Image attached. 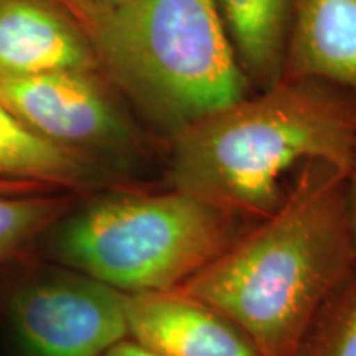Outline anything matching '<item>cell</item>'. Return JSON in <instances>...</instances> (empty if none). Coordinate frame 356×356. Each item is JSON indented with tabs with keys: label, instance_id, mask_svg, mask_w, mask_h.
Masks as SVG:
<instances>
[{
	"label": "cell",
	"instance_id": "6da1fadb",
	"mask_svg": "<svg viewBox=\"0 0 356 356\" xmlns=\"http://www.w3.org/2000/svg\"><path fill=\"white\" fill-rule=\"evenodd\" d=\"M355 262L346 175L330 163L310 162L269 216L178 289L221 310L261 356H296Z\"/></svg>",
	"mask_w": 356,
	"mask_h": 356
},
{
	"label": "cell",
	"instance_id": "7a4b0ae2",
	"mask_svg": "<svg viewBox=\"0 0 356 356\" xmlns=\"http://www.w3.org/2000/svg\"><path fill=\"white\" fill-rule=\"evenodd\" d=\"M167 186L248 222L269 216L310 162L346 175L356 95L318 78H282L185 127L165 144Z\"/></svg>",
	"mask_w": 356,
	"mask_h": 356
},
{
	"label": "cell",
	"instance_id": "3957f363",
	"mask_svg": "<svg viewBox=\"0 0 356 356\" xmlns=\"http://www.w3.org/2000/svg\"><path fill=\"white\" fill-rule=\"evenodd\" d=\"M157 142L251 92L216 0H131L74 19Z\"/></svg>",
	"mask_w": 356,
	"mask_h": 356
},
{
	"label": "cell",
	"instance_id": "277c9868",
	"mask_svg": "<svg viewBox=\"0 0 356 356\" xmlns=\"http://www.w3.org/2000/svg\"><path fill=\"white\" fill-rule=\"evenodd\" d=\"M251 222L184 191L132 185L92 191L30 251L132 296L181 287Z\"/></svg>",
	"mask_w": 356,
	"mask_h": 356
},
{
	"label": "cell",
	"instance_id": "5b68a950",
	"mask_svg": "<svg viewBox=\"0 0 356 356\" xmlns=\"http://www.w3.org/2000/svg\"><path fill=\"white\" fill-rule=\"evenodd\" d=\"M7 356H104L129 337L126 293L37 257L0 291Z\"/></svg>",
	"mask_w": 356,
	"mask_h": 356
},
{
	"label": "cell",
	"instance_id": "8992f818",
	"mask_svg": "<svg viewBox=\"0 0 356 356\" xmlns=\"http://www.w3.org/2000/svg\"><path fill=\"white\" fill-rule=\"evenodd\" d=\"M0 104L30 131L121 184L131 185L152 162V136L118 104L99 71L0 79Z\"/></svg>",
	"mask_w": 356,
	"mask_h": 356
},
{
	"label": "cell",
	"instance_id": "52a82bcc",
	"mask_svg": "<svg viewBox=\"0 0 356 356\" xmlns=\"http://www.w3.org/2000/svg\"><path fill=\"white\" fill-rule=\"evenodd\" d=\"M129 338L159 356H261L221 310L184 289L126 296Z\"/></svg>",
	"mask_w": 356,
	"mask_h": 356
},
{
	"label": "cell",
	"instance_id": "ba28073f",
	"mask_svg": "<svg viewBox=\"0 0 356 356\" xmlns=\"http://www.w3.org/2000/svg\"><path fill=\"white\" fill-rule=\"evenodd\" d=\"M99 71L83 29L55 0H0V79Z\"/></svg>",
	"mask_w": 356,
	"mask_h": 356
},
{
	"label": "cell",
	"instance_id": "9c48e42d",
	"mask_svg": "<svg viewBox=\"0 0 356 356\" xmlns=\"http://www.w3.org/2000/svg\"><path fill=\"white\" fill-rule=\"evenodd\" d=\"M284 78H318L356 95V0H296Z\"/></svg>",
	"mask_w": 356,
	"mask_h": 356
},
{
	"label": "cell",
	"instance_id": "30bf717a",
	"mask_svg": "<svg viewBox=\"0 0 356 356\" xmlns=\"http://www.w3.org/2000/svg\"><path fill=\"white\" fill-rule=\"evenodd\" d=\"M0 180L89 193L124 186L106 172L30 131L0 104Z\"/></svg>",
	"mask_w": 356,
	"mask_h": 356
},
{
	"label": "cell",
	"instance_id": "8fae6325",
	"mask_svg": "<svg viewBox=\"0 0 356 356\" xmlns=\"http://www.w3.org/2000/svg\"><path fill=\"white\" fill-rule=\"evenodd\" d=\"M236 58L252 89L284 78L296 0H216Z\"/></svg>",
	"mask_w": 356,
	"mask_h": 356
},
{
	"label": "cell",
	"instance_id": "7c38bea8",
	"mask_svg": "<svg viewBox=\"0 0 356 356\" xmlns=\"http://www.w3.org/2000/svg\"><path fill=\"white\" fill-rule=\"evenodd\" d=\"M73 204L70 195L50 190L0 193V267L30 251Z\"/></svg>",
	"mask_w": 356,
	"mask_h": 356
},
{
	"label": "cell",
	"instance_id": "4fadbf2b",
	"mask_svg": "<svg viewBox=\"0 0 356 356\" xmlns=\"http://www.w3.org/2000/svg\"><path fill=\"white\" fill-rule=\"evenodd\" d=\"M296 356H356V262L320 309Z\"/></svg>",
	"mask_w": 356,
	"mask_h": 356
},
{
	"label": "cell",
	"instance_id": "5bb4252c",
	"mask_svg": "<svg viewBox=\"0 0 356 356\" xmlns=\"http://www.w3.org/2000/svg\"><path fill=\"white\" fill-rule=\"evenodd\" d=\"M55 2L58 6L63 7L73 19H79V17L89 15V13L109 10V8L124 6V3L131 2V0H55Z\"/></svg>",
	"mask_w": 356,
	"mask_h": 356
},
{
	"label": "cell",
	"instance_id": "9a60e30c",
	"mask_svg": "<svg viewBox=\"0 0 356 356\" xmlns=\"http://www.w3.org/2000/svg\"><path fill=\"white\" fill-rule=\"evenodd\" d=\"M346 211H348L350 233L356 251V145L348 172H346Z\"/></svg>",
	"mask_w": 356,
	"mask_h": 356
},
{
	"label": "cell",
	"instance_id": "2e32d148",
	"mask_svg": "<svg viewBox=\"0 0 356 356\" xmlns=\"http://www.w3.org/2000/svg\"><path fill=\"white\" fill-rule=\"evenodd\" d=\"M104 356H159V355L154 353V351L147 350L145 346L139 345L137 341H134L132 338L127 337L126 340L119 341L118 345H114Z\"/></svg>",
	"mask_w": 356,
	"mask_h": 356
},
{
	"label": "cell",
	"instance_id": "e0dca14e",
	"mask_svg": "<svg viewBox=\"0 0 356 356\" xmlns=\"http://www.w3.org/2000/svg\"><path fill=\"white\" fill-rule=\"evenodd\" d=\"M48 188L32 184H19V181H2L0 180V193H29V191H43Z\"/></svg>",
	"mask_w": 356,
	"mask_h": 356
}]
</instances>
